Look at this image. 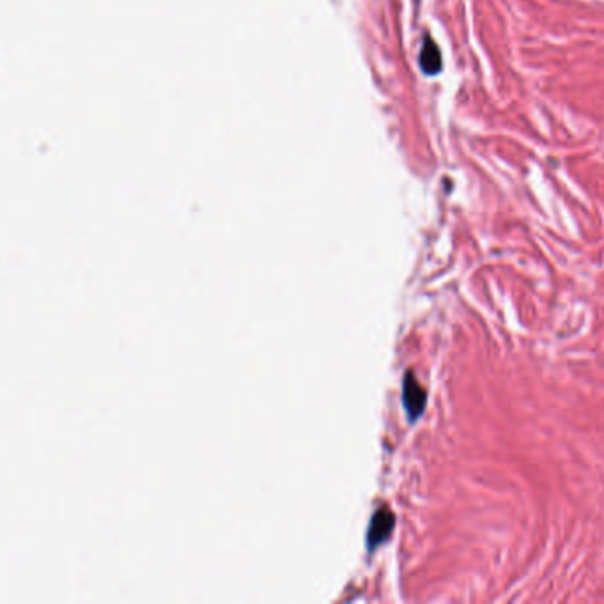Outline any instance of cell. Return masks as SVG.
Returning a JSON list of instances; mask_svg holds the SVG:
<instances>
[{
	"mask_svg": "<svg viewBox=\"0 0 604 604\" xmlns=\"http://www.w3.org/2000/svg\"><path fill=\"white\" fill-rule=\"evenodd\" d=\"M402 405H405L409 422L418 420L427 405V393L411 371L406 372L405 381H402Z\"/></svg>",
	"mask_w": 604,
	"mask_h": 604,
	"instance_id": "cell-1",
	"label": "cell"
},
{
	"mask_svg": "<svg viewBox=\"0 0 604 604\" xmlns=\"http://www.w3.org/2000/svg\"><path fill=\"white\" fill-rule=\"evenodd\" d=\"M420 66L424 73L427 75H436L441 70V53L438 50L436 43L431 41V39H425L424 46H422Z\"/></svg>",
	"mask_w": 604,
	"mask_h": 604,
	"instance_id": "cell-3",
	"label": "cell"
},
{
	"mask_svg": "<svg viewBox=\"0 0 604 604\" xmlns=\"http://www.w3.org/2000/svg\"><path fill=\"white\" fill-rule=\"evenodd\" d=\"M393 527H396V516L392 511H388L387 507H381L374 512L371 519L367 530V547L369 549H376V547L383 544L384 540L390 537Z\"/></svg>",
	"mask_w": 604,
	"mask_h": 604,
	"instance_id": "cell-2",
	"label": "cell"
}]
</instances>
